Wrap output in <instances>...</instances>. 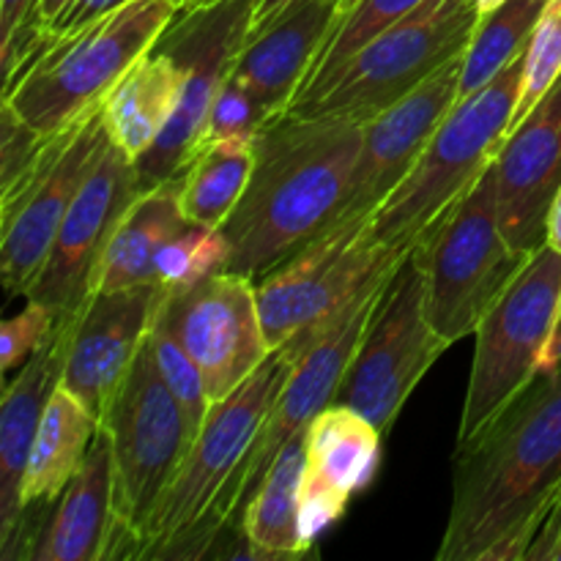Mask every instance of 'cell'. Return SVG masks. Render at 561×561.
I'll use <instances>...</instances> for the list:
<instances>
[{
	"mask_svg": "<svg viewBox=\"0 0 561 561\" xmlns=\"http://www.w3.org/2000/svg\"><path fill=\"white\" fill-rule=\"evenodd\" d=\"M561 491V367L537 376L455 455L453 507L438 561L526 559Z\"/></svg>",
	"mask_w": 561,
	"mask_h": 561,
	"instance_id": "6da1fadb",
	"label": "cell"
},
{
	"mask_svg": "<svg viewBox=\"0 0 561 561\" xmlns=\"http://www.w3.org/2000/svg\"><path fill=\"white\" fill-rule=\"evenodd\" d=\"M362 151V124L283 115L257 135V159L222 225L225 272L261 279L340 217Z\"/></svg>",
	"mask_w": 561,
	"mask_h": 561,
	"instance_id": "7a4b0ae2",
	"label": "cell"
},
{
	"mask_svg": "<svg viewBox=\"0 0 561 561\" xmlns=\"http://www.w3.org/2000/svg\"><path fill=\"white\" fill-rule=\"evenodd\" d=\"M290 370L294 359L283 348L272 351L236 392L211 405L148 518L137 559L203 557L219 531L233 524L239 474Z\"/></svg>",
	"mask_w": 561,
	"mask_h": 561,
	"instance_id": "3957f363",
	"label": "cell"
},
{
	"mask_svg": "<svg viewBox=\"0 0 561 561\" xmlns=\"http://www.w3.org/2000/svg\"><path fill=\"white\" fill-rule=\"evenodd\" d=\"M184 5L186 0H131L82 31H42L3 80V104L44 137L69 129L102 107L124 71L157 47Z\"/></svg>",
	"mask_w": 561,
	"mask_h": 561,
	"instance_id": "277c9868",
	"label": "cell"
},
{
	"mask_svg": "<svg viewBox=\"0 0 561 561\" xmlns=\"http://www.w3.org/2000/svg\"><path fill=\"white\" fill-rule=\"evenodd\" d=\"M409 255L411 250L378 241L373 214L329 225L255 283L272 351L283 348L296 362L367 288L392 277Z\"/></svg>",
	"mask_w": 561,
	"mask_h": 561,
	"instance_id": "5b68a950",
	"label": "cell"
},
{
	"mask_svg": "<svg viewBox=\"0 0 561 561\" xmlns=\"http://www.w3.org/2000/svg\"><path fill=\"white\" fill-rule=\"evenodd\" d=\"M524 55L449 110L409 175L373 211V230L381 244L414 250L420 236L496 162L520 96Z\"/></svg>",
	"mask_w": 561,
	"mask_h": 561,
	"instance_id": "8992f818",
	"label": "cell"
},
{
	"mask_svg": "<svg viewBox=\"0 0 561 561\" xmlns=\"http://www.w3.org/2000/svg\"><path fill=\"white\" fill-rule=\"evenodd\" d=\"M99 427L110 442L115 529L107 559H137L148 518L192 447L179 400L164 383L151 343H142L102 411Z\"/></svg>",
	"mask_w": 561,
	"mask_h": 561,
	"instance_id": "52a82bcc",
	"label": "cell"
},
{
	"mask_svg": "<svg viewBox=\"0 0 561 561\" xmlns=\"http://www.w3.org/2000/svg\"><path fill=\"white\" fill-rule=\"evenodd\" d=\"M529 257L513 250L502 233L493 162L411 250L425 283L427 321L449 345L477 334L485 312L515 283Z\"/></svg>",
	"mask_w": 561,
	"mask_h": 561,
	"instance_id": "ba28073f",
	"label": "cell"
},
{
	"mask_svg": "<svg viewBox=\"0 0 561 561\" xmlns=\"http://www.w3.org/2000/svg\"><path fill=\"white\" fill-rule=\"evenodd\" d=\"M480 20L474 0H425L365 44L321 91L299 99L288 115L367 124L463 55Z\"/></svg>",
	"mask_w": 561,
	"mask_h": 561,
	"instance_id": "9c48e42d",
	"label": "cell"
},
{
	"mask_svg": "<svg viewBox=\"0 0 561 561\" xmlns=\"http://www.w3.org/2000/svg\"><path fill=\"white\" fill-rule=\"evenodd\" d=\"M561 312V255L542 244L477 329L458 447L485 431L542 373Z\"/></svg>",
	"mask_w": 561,
	"mask_h": 561,
	"instance_id": "30bf717a",
	"label": "cell"
},
{
	"mask_svg": "<svg viewBox=\"0 0 561 561\" xmlns=\"http://www.w3.org/2000/svg\"><path fill=\"white\" fill-rule=\"evenodd\" d=\"M447 348L427 321L425 283L409 255L383 290L334 403L351 405L387 433Z\"/></svg>",
	"mask_w": 561,
	"mask_h": 561,
	"instance_id": "8fae6325",
	"label": "cell"
},
{
	"mask_svg": "<svg viewBox=\"0 0 561 561\" xmlns=\"http://www.w3.org/2000/svg\"><path fill=\"white\" fill-rule=\"evenodd\" d=\"M250 16L252 0H219L206 9H184L159 38V47L186 66V85L159 140L135 162L140 192L175 181L195 157L214 102L250 36Z\"/></svg>",
	"mask_w": 561,
	"mask_h": 561,
	"instance_id": "7c38bea8",
	"label": "cell"
},
{
	"mask_svg": "<svg viewBox=\"0 0 561 561\" xmlns=\"http://www.w3.org/2000/svg\"><path fill=\"white\" fill-rule=\"evenodd\" d=\"M107 140L102 107L77 118L69 129L47 137L25 173L3 190L0 201V257H3L5 294L16 296L31 288L47 261L60 222L77 190L91 173Z\"/></svg>",
	"mask_w": 561,
	"mask_h": 561,
	"instance_id": "4fadbf2b",
	"label": "cell"
},
{
	"mask_svg": "<svg viewBox=\"0 0 561 561\" xmlns=\"http://www.w3.org/2000/svg\"><path fill=\"white\" fill-rule=\"evenodd\" d=\"M162 318L206 381L211 403L228 398L272 354L257 310L255 279L217 272L186 290H168Z\"/></svg>",
	"mask_w": 561,
	"mask_h": 561,
	"instance_id": "5bb4252c",
	"label": "cell"
},
{
	"mask_svg": "<svg viewBox=\"0 0 561 561\" xmlns=\"http://www.w3.org/2000/svg\"><path fill=\"white\" fill-rule=\"evenodd\" d=\"M137 192L140 184L135 162L107 135L91 173L80 184L60 222L42 272L25 290V299L47 305L58 316L82 307L91 296V277L99 255Z\"/></svg>",
	"mask_w": 561,
	"mask_h": 561,
	"instance_id": "9a60e30c",
	"label": "cell"
},
{
	"mask_svg": "<svg viewBox=\"0 0 561 561\" xmlns=\"http://www.w3.org/2000/svg\"><path fill=\"white\" fill-rule=\"evenodd\" d=\"M394 274L383 279V283L367 288L316 343L307 345L296 356L294 370H290L285 387L279 389L277 400H274L272 411H268L266 422H263L261 433H257L255 447H252L250 458H247L244 469L239 474V507H236L233 524H239L241 507L255 493V488L261 485V480L266 477L268 466L274 463L279 449L294 436L305 433L307 425L327 405L334 403L345 370H348L351 359H354L356 348H359L362 337H365L367 327H370L373 312H376L378 301H381L383 290L389 288Z\"/></svg>",
	"mask_w": 561,
	"mask_h": 561,
	"instance_id": "2e32d148",
	"label": "cell"
},
{
	"mask_svg": "<svg viewBox=\"0 0 561 561\" xmlns=\"http://www.w3.org/2000/svg\"><path fill=\"white\" fill-rule=\"evenodd\" d=\"M460 69L463 55L444 64L392 107L362 124V151L337 219L373 214L409 175L449 110L460 102Z\"/></svg>",
	"mask_w": 561,
	"mask_h": 561,
	"instance_id": "e0dca14e",
	"label": "cell"
},
{
	"mask_svg": "<svg viewBox=\"0 0 561 561\" xmlns=\"http://www.w3.org/2000/svg\"><path fill=\"white\" fill-rule=\"evenodd\" d=\"M162 285L91 294L75 312L60 387L102 420L162 307Z\"/></svg>",
	"mask_w": 561,
	"mask_h": 561,
	"instance_id": "ac0fdd59",
	"label": "cell"
},
{
	"mask_svg": "<svg viewBox=\"0 0 561 561\" xmlns=\"http://www.w3.org/2000/svg\"><path fill=\"white\" fill-rule=\"evenodd\" d=\"M561 186V77L513 126L496 157L499 225L520 255L546 244V219Z\"/></svg>",
	"mask_w": 561,
	"mask_h": 561,
	"instance_id": "d6986e66",
	"label": "cell"
},
{
	"mask_svg": "<svg viewBox=\"0 0 561 561\" xmlns=\"http://www.w3.org/2000/svg\"><path fill=\"white\" fill-rule=\"evenodd\" d=\"M383 433L351 405L332 403L307 425L301 474V537L310 551L378 471Z\"/></svg>",
	"mask_w": 561,
	"mask_h": 561,
	"instance_id": "ffe728a7",
	"label": "cell"
},
{
	"mask_svg": "<svg viewBox=\"0 0 561 561\" xmlns=\"http://www.w3.org/2000/svg\"><path fill=\"white\" fill-rule=\"evenodd\" d=\"M75 312L58 318L53 337L20 367L14 381H5L0 405V559L9 557L22 526L20 485L31 458L38 422L49 394L60 383L66 348H69Z\"/></svg>",
	"mask_w": 561,
	"mask_h": 561,
	"instance_id": "44dd1931",
	"label": "cell"
},
{
	"mask_svg": "<svg viewBox=\"0 0 561 561\" xmlns=\"http://www.w3.org/2000/svg\"><path fill=\"white\" fill-rule=\"evenodd\" d=\"M337 0H307L244 42L230 69L274 118L288 115L305 88L329 33L337 25Z\"/></svg>",
	"mask_w": 561,
	"mask_h": 561,
	"instance_id": "7402d4cb",
	"label": "cell"
},
{
	"mask_svg": "<svg viewBox=\"0 0 561 561\" xmlns=\"http://www.w3.org/2000/svg\"><path fill=\"white\" fill-rule=\"evenodd\" d=\"M115 529L113 463L110 442L99 427L85 460L58 502L47 526L25 537L16 559L31 561H104Z\"/></svg>",
	"mask_w": 561,
	"mask_h": 561,
	"instance_id": "603a6c76",
	"label": "cell"
},
{
	"mask_svg": "<svg viewBox=\"0 0 561 561\" xmlns=\"http://www.w3.org/2000/svg\"><path fill=\"white\" fill-rule=\"evenodd\" d=\"M186 85V66L164 47H153L124 71L102 102L110 140L131 159L148 153L175 115Z\"/></svg>",
	"mask_w": 561,
	"mask_h": 561,
	"instance_id": "cb8c5ba5",
	"label": "cell"
},
{
	"mask_svg": "<svg viewBox=\"0 0 561 561\" xmlns=\"http://www.w3.org/2000/svg\"><path fill=\"white\" fill-rule=\"evenodd\" d=\"M190 225L179 206V181H164L137 192L115 222L91 277V294L157 283L153 263L159 250Z\"/></svg>",
	"mask_w": 561,
	"mask_h": 561,
	"instance_id": "d4e9b609",
	"label": "cell"
},
{
	"mask_svg": "<svg viewBox=\"0 0 561 561\" xmlns=\"http://www.w3.org/2000/svg\"><path fill=\"white\" fill-rule=\"evenodd\" d=\"M99 433V416L58 383L33 438L31 458L20 485L22 520L33 507H53L80 471Z\"/></svg>",
	"mask_w": 561,
	"mask_h": 561,
	"instance_id": "484cf974",
	"label": "cell"
},
{
	"mask_svg": "<svg viewBox=\"0 0 561 561\" xmlns=\"http://www.w3.org/2000/svg\"><path fill=\"white\" fill-rule=\"evenodd\" d=\"M305 433L290 438L266 477L241 507L247 557L285 559L307 553L301 537V474H305Z\"/></svg>",
	"mask_w": 561,
	"mask_h": 561,
	"instance_id": "4316f807",
	"label": "cell"
},
{
	"mask_svg": "<svg viewBox=\"0 0 561 561\" xmlns=\"http://www.w3.org/2000/svg\"><path fill=\"white\" fill-rule=\"evenodd\" d=\"M257 159V137L203 142L179 175V206L192 225L222 228L239 206Z\"/></svg>",
	"mask_w": 561,
	"mask_h": 561,
	"instance_id": "83f0119b",
	"label": "cell"
},
{
	"mask_svg": "<svg viewBox=\"0 0 561 561\" xmlns=\"http://www.w3.org/2000/svg\"><path fill=\"white\" fill-rule=\"evenodd\" d=\"M542 5L537 0H507L496 11L485 14L463 53L460 69V99L496 80L529 47Z\"/></svg>",
	"mask_w": 561,
	"mask_h": 561,
	"instance_id": "f1b7e54d",
	"label": "cell"
},
{
	"mask_svg": "<svg viewBox=\"0 0 561 561\" xmlns=\"http://www.w3.org/2000/svg\"><path fill=\"white\" fill-rule=\"evenodd\" d=\"M425 0H359L348 14H343L337 20V25L329 33V42L323 44L321 55H318L316 66H312L310 77H307L305 88L296 96L299 99L312 96L316 91H321L356 53H359L365 44H370L373 38L381 36L383 31L400 22L403 16H409L411 11L420 9ZM294 102V104H296ZM290 104V107H294Z\"/></svg>",
	"mask_w": 561,
	"mask_h": 561,
	"instance_id": "f546056e",
	"label": "cell"
},
{
	"mask_svg": "<svg viewBox=\"0 0 561 561\" xmlns=\"http://www.w3.org/2000/svg\"><path fill=\"white\" fill-rule=\"evenodd\" d=\"M230 241L222 228H206V225H186L179 236L159 250L153 274L157 285L164 290H186L201 279L222 272L228 266Z\"/></svg>",
	"mask_w": 561,
	"mask_h": 561,
	"instance_id": "4dcf8cb0",
	"label": "cell"
},
{
	"mask_svg": "<svg viewBox=\"0 0 561 561\" xmlns=\"http://www.w3.org/2000/svg\"><path fill=\"white\" fill-rule=\"evenodd\" d=\"M164 294H168V290H164ZM148 343H151L153 359H157L164 383H168V389L173 392V398L179 400L181 411H184V420L186 425H190L192 442H195V436L201 433L203 422H206L208 411H211L214 403L206 392L203 373L197 370L192 356L186 354V348L179 343V337L170 332L168 321L162 318V307H159L157 321H153L151 332H148Z\"/></svg>",
	"mask_w": 561,
	"mask_h": 561,
	"instance_id": "1f68e13d",
	"label": "cell"
},
{
	"mask_svg": "<svg viewBox=\"0 0 561 561\" xmlns=\"http://www.w3.org/2000/svg\"><path fill=\"white\" fill-rule=\"evenodd\" d=\"M561 77V0H546L537 25L531 31L529 47L524 55V82H520V96L515 104L513 126L526 118L531 107L546 96Z\"/></svg>",
	"mask_w": 561,
	"mask_h": 561,
	"instance_id": "d6a6232c",
	"label": "cell"
},
{
	"mask_svg": "<svg viewBox=\"0 0 561 561\" xmlns=\"http://www.w3.org/2000/svg\"><path fill=\"white\" fill-rule=\"evenodd\" d=\"M274 121L277 118L244 85L228 77L208 115L203 142L219 140V137H257Z\"/></svg>",
	"mask_w": 561,
	"mask_h": 561,
	"instance_id": "836d02e7",
	"label": "cell"
},
{
	"mask_svg": "<svg viewBox=\"0 0 561 561\" xmlns=\"http://www.w3.org/2000/svg\"><path fill=\"white\" fill-rule=\"evenodd\" d=\"M58 318V312L49 310L47 305L27 301L25 310L3 321V329H0V370H3V378H9L11 370L25 365L53 337Z\"/></svg>",
	"mask_w": 561,
	"mask_h": 561,
	"instance_id": "e575fe53",
	"label": "cell"
},
{
	"mask_svg": "<svg viewBox=\"0 0 561 561\" xmlns=\"http://www.w3.org/2000/svg\"><path fill=\"white\" fill-rule=\"evenodd\" d=\"M33 11H36V0H0V60H3V71L11 66L22 42L33 33Z\"/></svg>",
	"mask_w": 561,
	"mask_h": 561,
	"instance_id": "d590c367",
	"label": "cell"
},
{
	"mask_svg": "<svg viewBox=\"0 0 561 561\" xmlns=\"http://www.w3.org/2000/svg\"><path fill=\"white\" fill-rule=\"evenodd\" d=\"M526 561H561V491L548 502Z\"/></svg>",
	"mask_w": 561,
	"mask_h": 561,
	"instance_id": "8d00e7d4",
	"label": "cell"
},
{
	"mask_svg": "<svg viewBox=\"0 0 561 561\" xmlns=\"http://www.w3.org/2000/svg\"><path fill=\"white\" fill-rule=\"evenodd\" d=\"M126 3H131V0H75V3L58 16V22H55L53 27H47V31L55 33V36H66V33L82 31V27L102 20L104 14H110V11L121 9V5Z\"/></svg>",
	"mask_w": 561,
	"mask_h": 561,
	"instance_id": "74e56055",
	"label": "cell"
},
{
	"mask_svg": "<svg viewBox=\"0 0 561 561\" xmlns=\"http://www.w3.org/2000/svg\"><path fill=\"white\" fill-rule=\"evenodd\" d=\"M307 3V0H252V16H250V36H255L257 31L268 27L272 22H277L279 16H285L288 11H294L296 5ZM247 36V38H250Z\"/></svg>",
	"mask_w": 561,
	"mask_h": 561,
	"instance_id": "f35d334b",
	"label": "cell"
},
{
	"mask_svg": "<svg viewBox=\"0 0 561 561\" xmlns=\"http://www.w3.org/2000/svg\"><path fill=\"white\" fill-rule=\"evenodd\" d=\"M75 0H36V11H33V31H47L58 22V16L64 14Z\"/></svg>",
	"mask_w": 561,
	"mask_h": 561,
	"instance_id": "ab89813d",
	"label": "cell"
},
{
	"mask_svg": "<svg viewBox=\"0 0 561 561\" xmlns=\"http://www.w3.org/2000/svg\"><path fill=\"white\" fill-rule=\"evenodd\" d=\"M546 244L561 255V186L557 197H553L551 211H548V219H546Z\"/></svg>",
	"mask_w": 561,
	"mask_h": 561,
	"instance_id": "60d3db41",
	"label": "cell"
},
{
	"mask_svg": "<svg viewBox=\"0 0 561 561\" xmlns=\"http://www.w3.org/2000/svg\"><path fill=\"white\" fill-rule=\"evenodd\" d=\"M561 367V312H559V323H557V334L551 340V348H548L546 359H542V373L540 376H548V373L559 370Z\"/></svg>",
	"mask_w": 561,
	"mask_h": 561,
	"instance_id": "b9f144b4",
	"label": "cell"
},
{
	"mask_svg": "<svg viewBox=\"0 0 561 561\" xmlns=\"http://www.w3.org/2000/svg\"><path fill=\"white\" fill-rule=\"evenodd\" d=\"M504 3H507V0H474V5H477V11H480V16L491 14V11H496L499 5H504Z\"/></svg>",
	"mask_w": 561,
	"mask_h": 561,
	"instance_id": "7bdbcfd3",
	"label": "cell"
},
{
	"mask_svg": "<svg viewBox=\"0 0 561 561\" xmlns=\"http://www.w3.org/2000/svg\"><path fill=\"white\" fill-rule=\"evenodd\" d=\"M214 3H219V0H186L184 9H186V11H192V9H206V5H214Z\"/></svg>",
	"mask_w": 561,
	"mask_h": 561,
	"instance_id": "ee69618b",
	"label": "cell"
},
{
	"mask_svg": "<svg viewBox=\"0 0 561 561\" xmlns=\"http://www.w3.org/2000/svg\"><path fill=\"white\" fill-rule=\"evenodd\" d=\"M356 3H359V0H337V14H340V16L348 14V11L354 9Z\"/></svg>",
	"mask_w": 561,
	"mask_h": 561,
	"instance_id": "f6af8a7d",
	"label": "cell"
},
{
	"mask_svg": "<svg viewBox=\"0 0 561 561\" xmlns=\"http://www.w3.org/2000/svg\"><path fill=\"white\" fill-rule=\"evenodd\" d=\"M537 3H546V0H537Z\"/></svg>",
	"mask_w": 561,
	"mask_h": 561,
	"instance_id": "bcb514c9",
	"label": "cell"
}]
</instances>
